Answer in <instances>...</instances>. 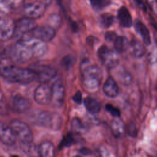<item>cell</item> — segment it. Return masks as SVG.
Returning <instances> with one entry per match:
<instances>
[{
	"instance_id": "28",
	"label": "cell",
	"mask_w": 157,
	"mask_h": 157,
	"mask_svg": "<svg viewBox=\"0 0 157 157\" xmlns=\"http://www.w3.org/2000/svg\"><path fill=\"white\" fill-rule=\"evenodd\" d=\"M93 8L96 10L102 9L111 4V0H90Z\"/></svg>"
},
{
	"instance_id": "34",
	"label": "cell",
	"mask_w": 157,
	"mask_h": 157,
	"mask_svg": "<svg viewBox=\"0 0 157 157\" xmlns=\"http://www.w3.org/2000/svg\"><path fill=\"white\" fill-rule=\"evenodd\" d=\"M11 8H17L22 6L25 0H7Z\"/></svg>"
},
{
	"instance_id": "10",
	"label": "cell",
	"mask_w": 157,
	"mask_h": 157,
	"mask_svg": "<svg viewBox=\"0 0 157 157\" xmlns=\"http://www.w3.org/2000/svg\"><path fill=\"white\" fill-rule=\"evenodd\" d=\"M15 22L6 17H0V39L7 40L15 35Z\"/></svg>"
},
{
	"instance_id": "27",
	"label": "cell",
	"mask_w": 157,
	"mask_h": 157,
	"mask_svg": "<svg viewBox=\"0 0 157 157\" xmlns=\"http://www.w3.org/2000/svg\"><path fill=\"white\" fill-rule=\"evenodd\" d=\"M47 21L49 26L55 29L58 28L61 24V18L58 14L53 13L48 17Z\"/></svg>"
},
{
	"instance_id": "36",
	"label": "cell",
	"mask_w": 157,
	"mask_h": 157,
	"mask_svg": "<svg viewBox=\"0 0 157 157\" xmlns=\"http://www.w3.org/2000/svg\"><path fill=\"white\" fill-rule=\"evenodd\" d=\"M82 93L79 91H78L75 94V95L72 97V99L73 101L78 104H81L82 102Z\"/></svg>"
},
{
	"instance_id": "11",
	"label": "cell",
	"mask_w": 157,
	"mask_h": 157,
	"mask_svg": "<svg viewBox=\"0 0 157 157\" xmlns=\"http://www.w3.org/2000/svg\"><path fill=\"white\" fill-rule=\"evenodd\" d=\"M51 87L47 83H40L34 91V99L40 105H46L51 102Z\"/></svg>"
},
{
	"instance_id": "24",
	"label": "cell",
	"mask_w": 157,
	"mask_h": 157,
	"mask_svg": "<svg viewBox=\"0 0 157 157\" xmlns=\"http://www.w3.org/2000/svg\"><path fill=\"white\" fill-rule=\"evenodd\" d=\"M71 125L73 132L77 134L84 133L88 129L86 125L78 118H74L71 121Z\"/></svg>"
},
{
	"instance_id": "15",
	"label": "cell",
	"mask_w": 157,
	"mask_h": 157,
	"mask_svg": "<svg viewBox=\"0 0 157 157\" xmlns=\"http://www.w3.org/2000/svg\"><path fill=\"white\" fill-rule=\"evenodd\" d=\"M36 26V23L34 19L26 17L20 18L15 22V34L29 33Z\"/></svg>"
},
{
	"instance_id": "7",
	"label": "cell",
	"mask_w": 157,
	"mask_h": 157,
	"mask_svg": "<svg viewBox=\"0 0 157 157\" xmlns=\"http://www.w3.org/2000/svg\"><path fill=\"white\" fill-rule=\"evenodd\" d=\"M36 74V80L39 83H48L56 75V69L49 65L35 64L31 67Z\"/></svg>"
},
{
	"instance_id": "20",
	"label": "cell",
	"mask_w": 157,
	"mask_h": 157,
	"mask_svg": "<svg viewBox=\"0 0 157 157\" xmlns=\"http://www.w3.org/2000/svg\"><path fill=\"white\" fill-rule=\"evenodd\" d=\"M110 129L116 137H121L125 131V126L120 117H115L110 124Z\"/></svg>"
},
{
	"instance_id": "40",
	"label": "cell",
	"mask_w": 157,
	"mask_h": 157,
	"mask_svg": "<svg viewBox=\"0 0 157 157\" xmlns=\"http://www.w3.org/2000/svg\"><path fill=\"white\" fill-rule=\"evenodd\" d=\"M155 1H156V2H157V0H155Z\"/></svg>"
},
{
	"instance_id": "4",
	"label": "cell",
	"mask_w": 157,
	"mask_h": 157,
	"mask_svg": "<svg viewBox=\"0 0 157 157\" xmlns=\"http://www.w3.org/2000/svg\"><path fill=\"white\" fill-rule=\"evenodd\" d=\"M31 119L34 124L55 131L59 130L63 123L59 114L46 110L34 112L31 116Z\"/></svg>"
},
{
	"instance_id": "33",
	"label": "cell",
	"mask_w": 157,
	"mask_h": 157,
	"mask_svg": "<svg viewBox=\"0 0 157 157\" xmlns=\"http://www.w3.org/2000/svg\"><path fill=\"white\" fill-rule=\"evenodd\" d=\"M11 9L7 0H0V12L3 13H8Z\"/></svg>"
},
{
	"instance_id": "5",
	"label": "cell",
	"mask_w": 157,
	"mask_h": 157,
	"mask_svg": "<svg viewBox=\"0 0 157 157\" xmlns=\"http://www.w3.org/2000/svg\"><path fill=\"white\" fill-rule=\"evenodd\" d=\"M17 139L22 144H29L33 142V134L29 126L20 120H13L10 124Z\"/></svg>"
},
{
	"instance_id": "39",
	"label": "cell",
	"mask_w": 157,
	"mask_h": 157,
	"mask_svg": "<svg viewBox=\"0 0 157 157\" xmlns=\"http://www.w3.org/2000/svg\"><path fill=\"white\" fill-rule=\"evenodd\" d=\"M1 92H2V91H1V89H0V93H1Z\"/></svg>"
},
{
	"instance_id": "29",
	"label": "cell",
	"mask_w": 157,
	"mask_h": 157,
	"mask_svg": "<svg viewBox=\"0 0 157 157\" xmlns=\"http://www.w3.org/2000/svg\"><path fill=\"white\" fill-rule=\"evenodd\" d=\"M9 106L4 98L3 93H0V115H6L9 112Z\"/></svg>"
},
{
	"instance_id": "19",
	"label": "cell",
	"mask_w": 157,
	"mask_h": 157,
	"mask_svg": "<svg viewBox=\"0 0 157 157\" xmlns=\"http://www.w3.org/2000/svg\"><path fill=\"white\" fill-rule=\"evenodd\" d=\"M131 54L136 58H141L145 53L144 45L136 39H133L129 42V48Z\"/></svg>"
},
{
	"instance_id": "9",
	"label": "cell",
	"mask_w": 157,
	"mask_h": 157,
	"mask_svg": "<svg viewBox=\"0 0 157 157\" xmlns=\"http://www.w3.org/2000/svg\"><path fill=\"white\" fill-rule=\"evenodd\" d=\"M46 7L47 6L41 1H37L26 4L23 8V12L25 17L34 20L43 16Z\"/></svg>"
},
{
	"instance_id": "25",
	"label": "cell",
	"mask_w": 157,
	"mask_h": 157,
	"mask_svg": "<svg viewBox=\"0 0 157 157\" xmlns=\"http://www.w3.org/2000/svg\"><path fill=\"white\" fill-rule=\"evenodd\" d=\"M118 77L119 81L124 85H130L132 80L131 74L124 68H122L118 71Z\"/></svg>"
},
{
	"instance_id": "31",
	"label": "cell",
	"mask_w": 157,
	"mask_h": 157,
	"mask_svg": "<svg viewBox=\"0 0 157 157\" xmlns=\"http://www.w3.org/2000/svg\"><path fill=\"white\" fill-rule=\"evenodd\" d=\"M75 61V59L74 56L71 55H67L64 58H63L62 60V64L66 67V68H69L72 67Z\"/></svg>"
},
{
	"instance_id": "8",
	"label": "cell",
	"mask_w": 157,
	"mask_h": 157,
	"mask_svg": "<svg viewBox=\"0 0 157 157\" xmlns=\"http://www.w3.org/2000/svg\"><path fill=\"white\" fill-rule=\"evenodd\" d=\"M30 36L40 40L43 42L52 40L56 35L55 29L47 25L36 26L30 33Z\"/></svg>"
},
{
	"instance_id": "22",
	"label": "cell",
	"mask_w": 157,
	"mask_h": 157,
	"mask_svg": "<svg viewBox=\"0 0 157 157\" xmlns=\"http://www.w3.org/2000/svg\"><path fill=\"white\" fill-rule=\"evenodd\" d=\"M86 110L92 114L98 113L101 110V104L99 101L92 97H86L83 101Z\"/></svg>"
},
{
	"instance_id": "14",
	"label": "cell",
	"mask_w": 157,
	"mask_h": 157,
	"mask_svg": "<svg viewBox=\"0 0 157 157\" xmlns=\"http://www.w3.org/2000/svg\"><path fill=\"white\" fill-rule=\"evenodd\" d=\"M16 140V136L10 126L0 121V141L5 145H12Z\"/></svg>"
},
{
	"instance_id": "38",
	"label": "cell",
	"mask_w": 157,
	"mask_h": 157,
	"mask_svg": "<svg viewBox=\"0 0 157 157\" xmlns=\"http://www.w3.org/2000/svg\"><path fill=\"white\" fill-rule=\"evenodd\" d=\"M52 0H41V1H42L44 4H45L47 6L50 4V3L52 2Z\"/></svg>"
},
{
	"instance_id": "18",
	"label": "cell",
	"mask_w": 157,
	"mask_h": 157,
	"mask_svg": "<svg viewBox=\"0 0 157 157\" xmlns=\"http://www.w3.org/2000/svg\"><path fill=\"white\" fill-rule=\"evenodd\" d=\"M38 155L41 157H52L55 156V147L50 141L42 142L38 147Z\"/></svg>"
},
{
	"instance_id": "35",
	"label": "cell",
	"mask_w": 157,
	"mask_h": 157,
	"mask_svg": "<svg viewBox=\"0 0 157 157\" xmlns=\"http://www.w3.org/2000/svg\"><path fill=\"white\" fill-rule=\"evenodd\" d=\"M117 36V34L115 32L111 31H107L105 34V39L108 42H113Z\"/></svg>"
},
{
	"instance_id": "16",
	"label": "cell",
	"mask_w": 157,
	"mask_h": 157,
	"mask_svg": "<svg viewBox=\"0 0 157 157\" xmlns=\"http://www.w3.org/2000/svg\"><path fill=\"white\" fill-rule=\"evenodd\" d=\"M117 18L119 24L124 28H130L132 25V19L130 12L126 6H121L117 13Z\"/></svg>"
},
{
	"instance_id": "30",
	"label": "cell",
	"mask_w": 157,
	"mask_h": 157,
	"mask_svg": "<svg viewBox=\"0 0 157 157\" xmlns=\"http://www.w3.org/2000/svg\"><path fill=\"white\" fill-rule=\"evenodd\" d=\"M105 109L114 118L115 117H120V112L118 109L114 107L113 105L110 104H107L105 105Z\"/></svg>"
},
{
	"instance_id": "37",
	"label": "cell",
	"mask_w": 157,
	"mask_h": 157,
	"mask_svg": "<svg viewBox=\"0 0 157 157\" xmlns=\"http://www.w3.org/2000/svg\"><path fill=\"white\" fill-rule=\"evenodd\" d=\"M91 151L86 148H82L80 150V153L83 155H89L91 154Z\"/></svg>"
},
{
	"instance_id": "6",
	"label": "cell",
	"mask_w": 157,
	"mask_h": 157,
	"mask_svg": "<svg viewBox=\"0 0 157 157\" xmlns=\"http://www.w3.org/2000/svg\"><path fill=\"white\" fill-rule=\"evenodd\" d=\"M98 56L102 64L109 69H112L118 64L119 56L118 52L105 45H102L99 48Z\"/></svg>"
},
{
	"instance_id": "17",
	"label": "cell",
	"mask_w": 157,
	"mask_h": 157,
	"mask_svg": "<svg viewBox=\"0 0 157 157\" xmlns=\"http://www.w3.org/2000/svg\"><path fill=\"white\" fill-rule=\"evenodd\" d=\"M103 91L104 94L109 98H115L119 93V88L118 85L114 79L109 77L105 82L103 86Z\"/></svg>"
},
{
	"instance_id": "3",
	"label": "cell",
	"mask_w": 157,
	"mask_h": 157,
	"mask_svg": "<svg viewBox=\"0 0 157 157\" xmlns=\"http://www.w3.org/2000/svg\"><path fill=\"white\" fill-rule=\"evenodd\" d=\"M80 71L82 83L86 89L92 91L99 88L102 78V72L96 64L85 59L80 64Z\"/></svg>"
},
{
	"instance_id": "13",
	"label": "cell",
	"mask_w": 157,
	"mask_h": 157,
	"mask_svg": "<svg viewBox=\"0 0 157 157\" xmlns=\"http://www.w3.org/2000/svg\"><path fill=\"white\" fill-rule=\"evenodd\" d=\"M10 107L14 112L18 113H23L29 109L31 107V102L25 96L17 94L12 99Z\"/></svg>"
},
{
	"instance_id": "21",
	"label": "cell",
	"mask_w": 157,
	"mask_h": 157,
	"mask_svg": "<svg viewBox=\"0 0 157 157\" xmlns=\"http://www.w3.org/2000/svg\"><path fill=\"white\" fill-rule=\"evenodd\" d=\"M135 28L140 35L144 43L146 45H149L151 44V39L150 32L147 27L142 22L137 21L135 23Z\"/></svg>"
},
{
	"instance_id": "2",
	"label": "cell",
	"mask_w": 157,
	"mask_h": 157,
	"mask_svg": "<svg viewBox=\"0 0 157 157\" xmlns=\"http://www.w3.org/2000/svg\"><path fill=\"white\" fill-rule=\"evenodd\" d=\"M0 75L6 80L20 84H28L36 80L31 68H22L11 63L7 58L0 60Z\"/></svg>"
},
{
	"instance_id": "23",
	"label": "cell",
	"mask_w": 157,
	"mask_h": 157,
	"mask_svg": "<svg viewBox=\"0 0 157 157\" xmlns=\"http://www.w3.org/2000/svg\"><path fill=\"white\" fill-rule=\"evenodd\" d=\"M115 50L118 53H122L127 50L129 48V42L125 36H117L113 41Z\"/></svg>"
},
{
	"instance_id": "26",
	"label": "cell",
	"mask_w": 157,
	"mask_h": 157,
	"mask_svg": "<svg viewBox=\"0 0 157 157\" xmlns=\"http://www.w3.org/2000/svg\"><path fill=\"white\" fill-rule=\"evenodd\" d=\"M115 21L113 15L109 13H104L99 17V21L101 27L104 28H108L110 27Z\"/></svg>"
},
{
	"instance_id": "12",
	"label": "cell",
	"mask_w": 157,
	"mask_h": 157,
	"mask_svg": "<svg viewBox=\"0 0 157 157\" xmlns=\"http://www.w3.org/2000/svg\"><path fill=\"white\" fill-rule=\"evenodd\" d=\"M51 102L55 106L62 105L65 94V88L61 80H56L51 86Z\"/></svg>"
},
{
	"instance_id": "1",
	"label": "cell",
	"mask_w": 157,
	"mask_h": 157,
	"mask_svg": "<svg viewBox=\"0 0 157 157\" xmlns=\"http://www.w3.org/2000/svg\"><path fill=\"white\" fill-rule=\"evenodd\" d=\"M48 47L45 42L29 36L21 39L12 48V58L19 63L29 61L33 58L44 56Z\"/></svg>"
},
{
	"instance_id": "32",
	"label": "cell",
	"mask_w": 157,
	"mask_h": 157,
	"mask_svg": "<svg viewBox=\"0 0 157 157\" xmlns=\"http://www.w3.org/2000/svg\"><path fill=\"white\" fill-rule=\"evenodd\" d=\"M74 139L72 134L71 133H69L62 140L61 143V147H69L74 143Z\"/></svg>"
}]
</instances>
